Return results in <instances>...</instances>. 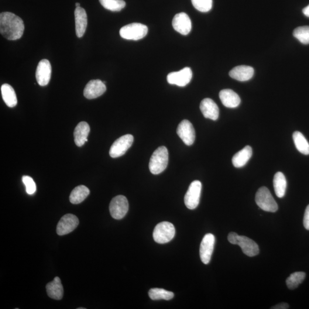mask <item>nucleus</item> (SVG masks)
Wrapping results in <instances>:
<instances>
[{
    "label": "nucleus",
    "instance_id": "nucleus-15",
    "mask_svg": "<svg viewBox=\"0 0 309 309\" xmlns=\"http://www.w3.org/2000/svg\"><path fill=\"white\" fill-rule=\"evenodd\" d=\"M52 74L50 62L46 59L41 60L37 65L36 78L40 86H46L49 83Z\"/></svg>",
    "mask_w": 309,
    "mask_h": 309
},
{
    "label": "nucleus",
    "instance_id": "nucleus-29",
    "mask_svg": "<svg viewBox=\"0 0 309 309\" xmlns=\"http://www.w3.org/2000/svg\"><path fill=\"white\" fill-rule=\"evenodd\" d=\"M99 1L105 9L112 12H119L126 5L123 0H99Z\"/></svg>",
    "mask_w": 309,
    "mask_h": 309
},
{
    "label": "nucleus",
    "instance_id": "nucleus-34",
    "mask_svg": "<svg viewBox=\"0 0 309 309\" xmlns=\"http://www.w3.org/2000/svg\"><path fill=\"white\" fill-rule=\"evenodd\" d=\"M304 225L306 229L309 230V205L306 208L304 218Z\"/></svg>",
    "mask_w": 309,
    "mask_h": 309
},
{
    "label": "nucleus",
    "instance_id": "nucleus-27",
    "mask_svg": "<svg viewBox=\"0 0 309 309\" xmlns=\"http://www.w3.org/2000/svg\"><path fill=\"white\" fill-rule=\"evenodd\" d=\"M293 138L295 147L299 152L304 154H309V143L301 132L295 131Z\"/></svg>",
    "mask_w": 309,
    "mask_h": 309
},
{
    "label": "nucleus",
    "instance_id": "nucleus-4",
    "mask_svg": "<svg viewBox=\"0 0 309 309\" xmlns=\"http://www.w3.org/2000/svg\"><path fill=\"white\" fill-rule=\"evenodd\" d=\"M256 202L259 207L267 212H275L278 206L271 192L266 187L259 188L256 195Z\"/></svg>",
    "mask_w": 309,
    "mask_h": 309
},
{
    "label": "nucleus",
    "instance_id": "nucleus-26",
    "mask_svg": "<svg viewBox=\"0 0 309 309\" xmlns=\"http://www.w3.org/2000/svg\"><path fill=\"white\" fill-rule=\"evenodd\" d=\"M90 194L88 188L83 185H78L71 192L70 201L72 204L77 205L83 202Z\"/></svg>",
    "mask_w": 309,
    "mask_h": 309
},
{
    "label": "nucleus",
    "instance_id": "nucleus-23",
    "mask_svg": "<svg viewBox=\"0 0 309 309\" xmlns=\"http://www.w3.org/2000/svg\"><path fill=\"white\" fill-rule=\"evenodd\" d=\"M253 154L252 148L249 146L244 147L232 157V162L236 168L242 167L248 162Z\"/></svg>",
    "mask_w": 309,
    "mask_h": 309
},
{
    "label": "nucleus",
    "instance_id": "nucleus-19",
    "mask_svg": "<svg viewBox=\"0 0 309 309\" xmlns=\"http://www.w3.org/2000/svg\"><path fill=\"white\" fill-rule=\"evenodd\" d=\"M254 74L253 68L246 65H239L230 71L229 75L232 78L239 81H248Z\"/></svg>",
    "mask_w": 309,
    "mask_h": 309
},
{
    "label": "nucleus",
    "instance_id": "nucleus-28",
    "mask_svg": "<svg viewBox=\"0 0 309 309\" xmlns=\"http://www.w3.org/2000/svg\"><path fill=\"white\" fill-rule=\"evenodd\" d=\"M149 295L153 300H170L174 297L173 292L159 288H151L149 292Z\"/></svg>",
    "mask_w": 309,
    "mask_h": 309
},
{
    "label": "nucleus",
    "instance_id": "nucleus-9",
    "mask_svg": "<svg viewBox=\"0 0 309 309\" xmlns=\"http://www.w3.org/2000/svg\"><path fill=\"white\" fill-rule=\"evenodd\" d=\"M133 142V136L127 134L119 137L112 144L109 150V155L112 158L122 156L132 146Z\"/></svg>",
    "mask_w": 309,
    "mask_h": 309
},
{
    "label": "nucleus",
    "instance_id": "nucleus-8",
    "mask_svg": "<svg viewBox=\"0 0 309 309\" xmlns=\"http://www.w3.org/2000/svg\"><path fill=\"white\" fill-rule=\"evenodd\" d=\"M201 191V182L199 180L192 181L184 197V204L188 209H194L198 207L200 202Z\"/></svg>",
    "mask_w": 309,
    "mask_h": 309
},
{
    "label": "nucleus",
    "instance_id": "nucleus-7",
    "mask_svg": "<svg viewBox=\"0 0 309 309\" xmlns=\"http://www.w3.org/2000/svg\"><path fill=\"white\" fill-rule=\"evenodd\" d=\"M129 209L128 200L125 196L118 195L112 199L109 205L110 214L113 218L122 219L127 214Z\"/></svg>",
    "mask_w": 309,
    "mask_h": 309
},
{
    "label": "nucleus",
    "instance_id": "nucleus-13",
    "mask_svg": "<svg viewBox=\"0 0 309 309\" xmlns=\"http://www.w3.org/2000/svg\"><path fill=\"white\" fill-rule=\"evenodd\" d=\"M215 238L212 233H207L202 240L200 246V257L202 262L207 264L211 260L214 251Z\"/></svg>",
    "mask_w": 309,
    "mask_h": 309
},
{
    "label": "nucleus",
    "instance_id": "nucleus-21",
    "mask_svg": "<svg viewBox=\"0 0 309 309\" xmlns=\"http://www.w3.org/2000/svg\"><path fill=\"white\" fill-rule=\"evenodd\" d=\"M90 132V127L85 122L79 123L74 130V140L76 145L81 147L88 142V136Z\"/></svg>",
    "mask_w": 309,
    "mask_h": 309
},
{
    "label": "nucleus",
    "instance_id": "nucleus-14",
    "mask_svg": "<svg viewBox=\"0 0 309 309\" xmlns=\"http://www.w3.org/2000/svg\"><path fill=\"white\" fill-rule=\"evenodd\" d=\"M172 24H173L174 29L183 35H187L191 32V20L185 13L181 12L177 14L174 16Z\"/></svg>",
    "mask_w": 309,
    "mask_h": 309
},
{
    "label": "nucleus",
    "instance_id": "nucleus-32",
    "mask_svg": "<svg viewBox=\"0 0 309 309\" xmlns=\"http://www.w3.org/2000/svg\"><path fill=\"white\" fill-rule=\"evenodd\" d=\"M196 9L201 12H207L212 8V0H191Z\"/></svg>",
    "mask_w": 309,
    "mask_h": 309
},
{
    "label": "nucleus",
    "instance_id": "nucleus-16",
    "mask_svg": "<svg viewBox=\"0 0 309 309\" xmlns=\"http://www.w3.org/2000/svg\"><path fill=\"white\" fill-rule=\"evenodd\" d=\"M106 86L101 80H92L86 85L84 96L88 99H94L104 94Z\"/></svg>",
    "mask_w": 309,
    "mask_h": 309
},
{
    "label": "nucleus",
    "instance_id": "nucleus-1",
    "mask_svg": "<svg viewBox=\"0 0 309 309\" xmlns=\"http://www.w3.org/2000/svg\"><path fill=\"white\" fill-rule=\"evenodd\" d=\"M25 29L23 21L11 12L0 14V32L8 40H16L22 37Z\"/></svg>",
    "mask_w": 309,
    "mask_h": 309
},
{
    "label": "nucleus",
    "instance_id": "nucleus-17",
    "mask_svg": "<svg viewBox=\"0 0 309 309\" xmlns=\"http://www.w3.org/2000/svg\"><path fill=\"white\" fill-rule=\"evenodd\" d=\"M200 109L205 118L212 120L218 119L219 108L217 104L212 99L206 98L203 100L201 103Z\"/></svg>",
    "mask_w": 309,
    "mask_h": 309
},
{
    "label": "nucleus",
    "instance_id": "nucleus-5",
    "mask_svg": "<svg viewBox=\"0 0 309 309\" xmlns=\"http://www.w3.org/2000/svg\"><path fill=\"white\" fill-rule=\"evenodd\" d=\"M175 229L171 223L163 222L157 224L153 232V238L156 243L164 244L169 242L174 238Z\"/></svg>",
    "mask_w": 309,
    "mask_h": 309
},
{
    "label": "nucleus",
    "instance_id": "nucleus-38",
    "mask_svg": "<svg viewBox=\"0 0 309 309\" xmlns=\"http://www.w3.org/2000/svg\"><path fill=\"white\" fill-rule=\"evenodd\" d=\"M77 309H85V308H78Z\"/></svg>",
    "mask_w": 309,
    "mask_h": 309
},
{
    "label": "nucleus",
    "instance_id": "nucleus-31",
    "mask_svg": "<svg viewBox=\"0 0 309 309\" xmlns=\"http://www.w3.org/2000/svg\"><path fill=\"white\" fill-rule=\"evenodd\" d=\"M294 36L304 44H309V26H304L297 27L293 32Z\"/></svg>",
    "mask_w": 309,
    "mask_h": 309
},
{
    "label": "nucleus",
    "instance_id": "nucleus-24",
    "mask_svg": "<svg viewBox=\"0 0 309 309\" xmlns=\"http://www.w3.org/2000/svg\"><path fill=\"white\" fill-rule=\"evenodd\" d=\"M2 97L7 106L10 108L15 107L17 104V99L15 90L8 84L2 85L1 87Z\"/></svg>",
    "mask_w": 309,
    "mask_h": 309
},
{
    "label": "nucleus",
    "instance_id": "nucleus-18",
    "mask_svg": "<svg viewBox=\"0 0 309 309\" xmlns=\"http://www.w3.org/2000/svg\"><path fill=\"white\" fill-rule=\"evenodd\" d=\"M76 33L81 38L83 36L87 26V15L85 10L80 6L75 10Z\"/></svg>",
    "mask_w": 309,
    "mask_h": 309
},
{
    "label": "nucleus",
    "instance_id": "nucleus-10",
    "mask_svg": "<svg viewBox=\"0 0 309 309\" xmlns=\"http://www.w3.org/2000/svg\"><path fill=\"white\" fill-rule=\"evenodd\" d=\"M192 72L190 68L185 67L178 72H171L167 75L168 83L176 85L179 87H185L191 80Z\"/></svg>",
    "mask_w": 309,
    "mask_h": 309
},
{
    "label": "nucleus",
    "instance_id": "nucleus-35",
    "mask_svg": "<svg viewBox=\"0 0 309 309\" xmlns=\"http://www.w3.org/2000/svg\"><path fill=\"white\" fill-rule=\"evenodd\" d=\"M288 308H289V305L287 303H284V302L275 305L274 307L271 308L272 309H287Z\"/></svg>",
    "mask_w": 309,
    "mask_h": 309
},
{
    "label": "nucleus",
    "instance_id": "nucleus-30",
    "mask_svg": "<svg viewBox=\"0 0 309 309\" xmlns=\"http://www.w3.org/2000/svg\"><path fill=\"white\" fill-rule=\"evenodd\" d=\"M305 277L306 274L301 271L291 274L286 280L287 286L291 290L295 289L304 281Z\"/></svg>",
    "mask_w": 309,
    "mask_h": 309
},
{
    "label": "nucleus",
    "instance_id": "nucleus-2",
    "mask_svg": "<svg viewBox=\"0 0 309 309\" xmlns=\"http://www.w3.org/2000/svg\"><path fill=\"white\" fill-rule=\"evenodd\" d=\"M228 240L232 245H238L246 256L254 257L259 253L258 245L252 239L245 236H240L238 233L232 232L228 235Z\"/></svg>",
    "mask_w": 309,
    "mask_h": 309
},
{
    "label": "nucleus",
    "instance_id": "nucleus-33",
    "mask_svg": "<svg viewBox=\"0 0 309 309\" xmlns=\"http://www.w3.org/2000/svg\"><path fill=\"white\" fill-rule=\"evenodd\" d=\"M22 180L26 187V191L27 194L32 195L36 191V185L33 179L29 176H23Z\"/></svg>",
    "mask_w": 309,
    "mask_h": 309
},
{
    "label": "nucleus",
    "instance_id": "nucleus-6",
    "mask_svg": "<svg viewBox=\"0 0 309 309\" xmlns=\"http://www.w3.org/2000/svg\"><path fill=\"white\" fill-rule=\"evenodd\" d=\"M148 27L140 23H132L124 26L120 30V35L123 39L139 40L147 35Z\"/></svg>",
    "mask_w": 309,
    "mask_h": 309
},
{
    "label": "nucleus",
    "instance_id": "nucleus-37",
    "mask_svg": "<svg viewBox=\"0 0 309 309\" xmlns=\"http://www.w3.org/2000/svg\"><path fill=\"white\" fill-rule=\"evenodd\" d=\"M75 5H76V6H77V7H79V6H80V3H78V2H77V3H76Z\"/></svg>",
    "mask_w": 309,
    "mask_h": 309
},
{
    "label": "nucleus",
    "instance_id": "nucleus-12",
    "mask_svg": "<svg viewBox=\"0 0 309 309\" xmlns=\"http://www.w3.org/2000/svg\"><path fill=\"white\" fill-rule=\"evenodd\" d=\"M177 134L185 144L192 145L195 140V131L192 123L187 120H184L179 125Z\"/></svg>",
    "mask_w": 309,
    "mask_h": 309
},
{
    "label": "nucleus",
    "instance_id": "nucleus-36",
    "mask_svg": "<svg viewBox=\"0 0 309 309\" xmlns=\"http://www.w3.org/2000/svg\"><path fill=\"white\" fill-rule=\"evenodd\" d=\"M303 13L306 16L309 17V5L303 9Z\"/></svg>",
    "mask_w": 309,
    "mask_h": 309
},
{
    "label": "nucleus",
    "instance_id": "nucleus-20",
    "mask_svg": "<svg viewBox=\"0 0 309 309\" xmlns=\"http://www.w3.org/2000/svg\"><path fill=\"white\" fill-rule=\"evenodd\" d=\"M219 98L222 104L228 108H236L240 103L239 95L230 89H223L220 92Z\"/></svg>",
    "mask_w": 309,
    "mask_h": 309
},
{
    "label": "nucleus",
    "instance_id": "nucleus-22",
    "mask_svg": "<svg viewBox=\"0 0 309 309\" xmlns=\"http://www.w3.org/2000/svg\"><path fill=\"white\" fill-rule=\"evenodd\" d=\"M47 293L51 298L60 300L63 297L64 289L60 278L56 277L46 286Z\"/></svg>",
    "mask_w": 309,
    "mask_h": 309
},
{
    "label": "nucleus",
    "instance_id": "nucleus-3",
    "mask_svg": "<svg viewBox=\"0 0 309 309\" xmlns=\"http://www.w3.org/2000/svg\"><path fill=\"white\" fill-rule=\"evenodd\" d=\"M168 152L166 147L161 146L154 151L151 157L149 168L151 173L154 175L163 172L168 166Z\"/></svg>",
    "mask_w": 309,
    "mask_h": 309
},
{
    "label": "nucleus",
    "instance_id": "nucleus-11",
    "mask_svg": "<svg viewBox=\"0 0 309 309\" xmlns=\"http://www.w3.org/2000/svg\"><path fill=\"white\" fill-rule=\"evenodd\" d=\"M79 224L77 216L68 214L62 217L57 225L56 232L58 235H67L77 229Z\"/></svg>",
    "mask_w": 309,
    "mask_h": 309
},
{
    "label": "nucleus",
    "instance_id": "nucleus-25",
    "mask_svg": "<svg viewBox=\"0 0 309 309\" xmlns=\"http://www.w3.org/2000/svg\"><path fill=\"white\" fill-rule=\"evenodd\" d=\"M273 185L277 197L280 198L283 197L286 190L287 181L283 173L278 172L274 175Z\"/></svg>",
    "mask_w": 309,
    "mask_h": 309
}]
</instances>
